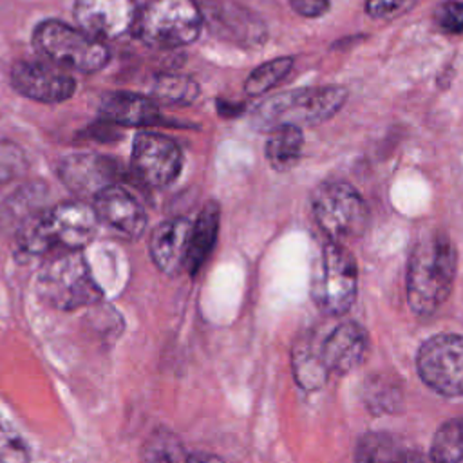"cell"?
Returning a JSON list of instances; mask_svg holds the SVG:
<instances>
[{
  "label": "cell",
  "mask_w": 463,
  "mask_h": 463,
  "mask_svg": "<svg viewBox=\"0 0 463 463\" xmlns=\"http://www.w3.org/2000/svg\"><path fill=\"white\" fill-rule=\"evenodd\" d=\"M103 121L123 127H150L161 123V114L154 99L134 92H112L99 103Z\"/></svg>",
  "instance_id": "obj_18"
},
{
  "label": "cell",
  "mask_w": 463,
  "mask_h": 463,
  "mask_svg": "<svg viewBox=\"0 0 463 463\" xmlns=\"http://www.w3.org/2000/svg\"><path fill=\"white\" fill-rule=\"evenodd\" d=\"M418 374L438 394L463 396V335L441 333L421 344Z\"/></svg>",
  "instance_id": "obj_9"
},
{
  "label": "cell",
  "mask_w": 463,
  "mask_h": 463,
  "mask_svg": "<svg viewBox=\"0 0 463 463\" xmlns=\"http://www.w3.org/2000/svg\"><path fill=\"white\" fill-rule=\"evenodd\" d=\"M184 463H222V461L213 454H194V456H188Z\"/></svg>",
  "instance_id": "obj_33"
},
{
  "label": "cell",
  "mask_w": 463,
  "mask_h": 463,
  "mask_svg": "<svg viewBox=\"0 0 463 463\" xmlns=\"http://www.w3.org/2000/svg\"><path fill=\"white\" fill-rule=\"evenodd\" d=\"M33 45L43 60L67 72H96L110 60L103 40L60 20L38 24L33 33Z\"/></svg>",
  "instance_id": "obj_4"
},
{
  "label": "cell",
  "mask_w": 463,
  "mask_h": 463,
  "mask_svg": "<svg viewBox=\"0 0 463 463\" xmlns=\"http://www.w3.org/2000/svg\"><path fill=\"white\" fill-rule=\"evenodd\" d=\"M398 400H400L398 387L385 382L383 378L380 382H367L365 383L364 402L369 409L380 411V412L396 411L398 409Z\"/></svg>",
  "instance_id": "obj_28"
},
{
  "label": "cell",
  "mask_w": 463,
  "mask_h": 463,
  "mask_svg": "<svg viewBox=\"0 0 463 463\" xmlns=\"http://www.w3.org/2000/svg\"><path fill=\"white\" fill-rule=\"evenodd\" d=\"M192 224L194 221L186 217H174L161 222L152 232L150 257L163 273L179 275L186 271Z\"/></svg>",
  "instance_id": "obj_15"
},
{
  "label": "cell",
  "mask_w": 463,
  "mask_h": 463,
  "mask_svg": "<svg viewBox=\"0 0 463 463\" xmlns=\"http://www.w3.org/2000/svg\"><path fill=\"white\" fill-rule=\"evenodd\" d=\"M0 463H29L25 441L9 427L0 423Z\"/></svg>",
  "instance_id": "obj_29"
},
{
  "label": "cell",
  "mask_w": 463,
  "mask_h": 463,
  "mask_svg": "<svg viewBox=\"0 0 463 463\" xmlns=\"http://www.w3.org/2000/svg\"><path fill=\"white\" fill-rule=\"evenodd\" d=\"M136 0H74V18L83 31L107 42L132 31Z\"/></svg>",
  "instance_id": "obj_12"
},
{
  "label": "cell",
  "mask_w": 463,
  "mask_h": 463,
  "mask_svg": "<svg viewBox=\"0 0 463 463\" xmlns=\"http://www.w3.org/2000/svg\"><path fill=\"white\" fill-rule=\"evenodd\" d=\"M203 27V13L194 0H150L137 11L134 34L146 45L174 49L192 43Z\"/></svg>",
  "instance_id": "obj_6"
},
{
  "label": "cell",
  "mask_w": 463,
  "mask_h": 463,
  "mask_svg": "<svg viewBox=\"0 0 463 463\" xmlns=\"http://www.w3.org/2000/svg\"><path fill=\"white\" fill-rule=\"evenodd\" d=\"M130 166L143 184L163 188L177 179L183 166V154L168 136L143 130L134 137Z\"/></svg>",
  "instance_id": "obj_10"
},
{
  "label": "cell",
  "mask_w": 463,
  "mask_h": 463,
  "mask_svg": "<svg viewBox=\"0 0 463 463\" xmlns=\"http://www.w3.org/2000/svg\"><path fill=\"white\" fill-rule=\"evenodd\" d=\"M27 170V157L22 146L13 141H0V188L13 183Z\"/></svg>",
  "instance_id": "obj_27"
},
{
  "label": "cell",
  "mask_w": 463,
  "mask_h": 463,
  "mask_svg": "<svg viewBox=\"0 0 463 463\" xmlns=\"http://www.w3.org/2000/svg\"><path fill=\"white\" fill-rule=\"evenodd\" d=\"M98 224L94 208L67 201L43 210L18 241L31 253L80 251L94 239Z\"/></svg>",
  "instance_id": "obj_2"
},
{
  "label": "cell",
  "mask_w": 463,
  "mask_h": 463,
  "mask_svg": "<svg viewBox=\"0 0 463 463\" xmlns=\"http://www.w3.org/2000/svg\"><path fill=\"white\" fill-rule=\"evenodd\" d=\"M430 463H463V416L438 429L430 447Z\"/></svg>",
  "instance_id": "obj_22"
},
{
  "label": "cell",
  "mask_w": 463,
  "mask_h": 463,
  "mask_svg": "<svg viewBox=\"0 0 463 463\" xmlns=\"http://www.w3.org/2000/svg\"><path fill=\"white\" fill-rule=\"evenodd\" d=\"M47 186L43 183H27L13 192L0 204V230L20 237L45 210Z\"/></svg>",
  "instance_id": "obj_17"
},
{
  "label": "cell",
  "mask_w": 463,
  "mask_h": 463,
  "mask_svg": "<svg viewBox=\"0 0 463 463\" xmlns=\"http://www.w3.org/2000/svg\"><path fill=\"white\" fill-rule=\"evenodd\" d=\"M219 217L221 210L215 201H208L203 210L199 212L197 219L192 224V237H190V250L186 259V271L195 275L199 268L208 259L219 232Z\"/></svg>",
  "instance_id": "obj_20"
},
{
  "label": "cell",
  "mask_w": 463,
  "mask_h": 463,
  "mask_svg": "<svg viewBox=\"0 0 463 463\" xmlns=\"http://www.w3.org/2000/svg\"><path fill=\"white\" fill-rule=\"evenodd\" d=\"M367 347V331L356 322H344L324 338L318 351L327 373L344 374L364 362Z\"/></svg>",
  "instance_id": "obj_16"
},
{
  "label": "cell",
  "mask_w": 463,
  "mask_h": 463,
  "mask_svg": "<svg viewBox=\"0 0 463 463\" xmlns=\"http://www.w3.org/2000/svg\"><path fill=\"white\" fill-rule=\"evenodd\" d=\"M119 174V165L112 157L98 154H74L58 166L63 184L80 197H96L103 188L116 184Z\"/></svg>",
  "instance_id": "obj_13"
},
{
  "label": "cell",
  "mask_w": 463,
  "mask_h": 463,
  "mask_svg": "<svg viewBox=\"0 0 463 463\" xmlns=\"http://www.w3.org/2000/svg\"><path fill=\"white\" fill-rule=\"evenodd\" d=\"M434 22L439 31L449 34L463 33V2L447 0L434 11Z\"/></svg>",
  "instance_id": "obj_30"
},
{
  "label": "cell",
  "mask_w": 463,
  "mask_h": 463,
  "mask_svg": "<svg viewBox=\"0 0 463 463\" xmlns=\"http://www.w3.org/2000/svg\"><path fill=\"white\" fill-rule=\"evenodd\" d=\"M145 459L148 463H184L181 443L168 432H157L145 445Z\"/></svg>",
  "instance_id": "obj_26"
},
{
  "label": "cell",
  "mask_w": 463,
  "mask_h": 463,
  "mask_svg": "<svg viewBox=\"0 0 463 463\" xmlns=\"http://www.w3.org/2000/svg\"><path fill=\"white\" fill-rule=\"evenodd\" d=\"M13 89L40 103H60L74 94V80L47 60H20L11 67Z\"/></svg>",
  "instance_id": "obj_11"
},
{
  "label": "cell",
  "mask_w": 463,
  "mask_h": 463,
  "mask_svg": "<svg viewBox=\"0 0 463 463\" xmlns=\"http://www.w3.org/2000/svg\"><path fill=\"white\" fill-rule=\"evenodd\" d=\"M295 380L304 389H317L324 383L327 376V369L320 358V351L307 347H298L293 356Z\"/></svg>",
  "instance_id": "obj_25"
},
{
  "label": "cell",
  "mask_w": 463,
  "mask_h": 463,
  "mask_svg": "<svg viewBox=\"0 0 463 463\" xmlns=\"http://www.w3.org/2000/svg\"><path fill=\"white\" fill-rule=\"evenodd\" d=\"M92 208L99 222L127 239H137L146 226L143 204L119 184H110L96 194Z\"/></svg>",
  "instance_id": "obj_14"
},
{
  "label": "cell",
  "mask_w": 463,
  "mask_h": 463,
  "mask_svg": "<svg viewBox=\"0 0 463 463\" xmlns=\"http://www.w3.org/2000/svg\"><path fill=\"white\" fill-rule=\"evenodd\" d=\"M345 99L347 90L338 85L286 90L268 98L253 110V125L260 130H271L280 125L313 127L333 118Z\"/></svg>",
  "instance_id": "obj_3"
},
{
  "label": "cell",
  "mask_w": 463,
  "mask_h": 463,
  "mask_svg": "<svg viewBox=\"0 0 463 463\" xmlns=\"http://www.w3.org/2000/svg\"><path fill=\"white\" fill-rule=\"evenodd\" d=\"M291 67H293V58L289 56H280L255 67L246 78V83H244L246 94L250 96L266 94L269 89H273L279 81H282L288 76Z\"/></svg>",
  "instance_id": "obj_24"
},
{
  "label": "cell",
  "mask_w": 463,
  "mask_h": 463,
  "mask_svg": "<svg viewBox=\"0 0 463 463\" xmlns=\"http://www.w3.org/2000/svg\"><path fill=\"white\" fill-rule=\"evenodd\" d=\"M311 208L327 239L344 244L358 239L369 221V210L362 195L344 181H326L313 190Z\"/></svg>",
  "instance_id": "obj_7"
},
{
  "label": "cell",
  "mask_w": 463,
  "mask_h": 463,
  "mask_svg": "<svg viewBox=\"0 0 463 463\" xmlns=\"http://www.w3.org/2000/svg\"><path fill=\"white\" fill-rule=\"evenodd\" d=\"M356 463H425V459L402 445L387 432H369L360 438L354 449Z\"/></svg>",
  "instance_id": "obj_19"
},
{
  "label": "cell",
  "mask_w": 463,
  "mask_h": 463,
  "mask_svg": "<svg viewBox=\"0 0 463 463\" xmlns=\"http://www.w3.org/2000/svg\"><path fill=\"white\" fill-rule=\"evenodd\" d=\"M199 96V85L183 74H161L152 85V98L168 105H188Z\"/></svg>",
  "instance_id": "obj_23"
},
{
  "label": "cell",
  "mask_w": 463,
  "mask_h": 463,
  "mask_svg": "<svg viewBox=\"0 0 463 463\" xmlns=\"http://www.w3.org/2000/svg\"><path fill=\"white\" fill-rule=\"evenodd\" d=\"M36 289L47 306L60 311L90 306L101 298V289L80 251L54 253L42 266Z\"/></svg>",
  "instance_id": "obj_5"
},
{
  "label": "cell",
  "mask_w": 463,
  "mask_h": 463,
  "mask_svg": "<svg viewBox=\"0 0 463 463\" xmlns=\"http://www.w3.org/2000/svg\"><path fill=\"white\" fill-rule=\"evenodd\" d=\"M458 255L443 232H429L412 248L407 269V300L414 315L430 317L450 295Z\"/></svg>",
  "instance_id": "obj_1"
},
{
  "label": "cell",
  "mask_w": 463,
  "mask_h": 463,
  "mask_svg": "<svg viewBox=\"0 0 463 463\" xmlns=\"http://www.w3.org/2000/svg\"><path fill=\"white\" fill-rule=\"evenodd\" d=\"M412 0H365V13L371 18H392L405 11Z\"/></svg>",
  "instance_id": "obj_31"
},
{
  "label": "cell",
  "mask_w": 463,
  "mask_h": 463,
  "mask_svg": "<svg viewBox=\"0 0 463 463\" xmlns=\"http://www.w3.org/2000/svg\"><path fill=\"white\" fill-rule=\"evenodd\" d=\"M356 262L349 250L327 239L322 244L317 271L311 284L315 304L327 315L345 313L356 298Z\"/></svg>",
  "instance_id": "obj_8"
},
{
  "label": "cell",
  "mask_w": 463,
  "mask_h": 463,
  "mask_svg": "<svg viewBox=\"0 0 463 463\" xmlns=\"http://www.w3.org/2000/svg\"><path fill=\"white\" fill-rule=\"evenodd\" d=\"M289 5L300 16L317 18L327 11L329 2L327 0H289Z\"/></svg>",
  "instance_id": "obj_32"
},
{
  "label": "cell",
  "mask_w": 463,
  "mask_h": 463,
  "mask_svg": "<svg viewBox=\"0 0 463 463\" xmlns=\"http://www.w3.org/2000/svg\"><path fill=\"white\" fill-rule=\"evenodd\" d=\"M304 136L298 127L280 125L268 130L266 139V159L277 172L291 170L302 154Z\"/></svg>",
  "instance_id": "obj_21"
}]
</instances>
